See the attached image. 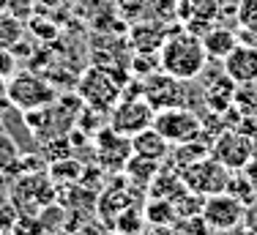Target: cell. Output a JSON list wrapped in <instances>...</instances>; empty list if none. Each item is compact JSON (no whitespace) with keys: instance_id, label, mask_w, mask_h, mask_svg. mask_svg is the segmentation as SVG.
Returning <instances> with one entry per match:
<instances>
[{"instance_id":"cell-1","label":"cell","mask_w":257,"mask_h":235,"mask_svg":"<svg viewBox=\"0 0 257 235\" xmlns=\"http://www.w3.org/2000/svg\"><path fill=\"white\" fill-rule=\"evenodd\" d=\"M205 63L208 55L197 33H192L189 28L167 30L162 47H159V69L183 79V82H192L205 71Z\"/></svg>"},{"instance_id":"cell-2","label":"cell","mask_w":257,"mask_h":235,"mask_svg":"<svg viewBox=\"0 0 257 235\" xmlns=\"http://www.w3.org/2000/svg\"><path fill=\"white\" fill-rule=\"evenodd\" d=\"M77 93L90 109H101V112L109 115V109H112L115 104H118V98L123 96V82L115 77V71L104 69V66H90V69L79 77Z\"/></svg>"},{"instance_id":"cell-3","label":"cell","mask_w":257,"mask_h":235,"mask_svg":"<svg viewBox=\"0 0 257 235\" xmlns=\"http://www.w3.org/2000/svg\"><path fill=\"white\" fill-rule=\"evenodd\" d=\"M6 98L20 112H30V109H41L52 104L58 98V90L33 71H14L9 77V85H6Z\"/></svg>"},{"instance_id":"cell-4","label":"cell","mask_w":257,"mask_h":235,"mask_svg":"<svg viewBox=\"0 0 257 235\" xmlns=\"http://www.w3.org/2000/svg\"><path fill=\"white\" fill-rule=\"evenodd\" d=\"M154 115H156V109L151 107L148 98L143 96L140 85H134L132 93L123 90V96L118 98V104L109 109V126H112L115 132L126 134V137H134L137 132L154 126Z\"/></svg>"},{"instance_id":"cell-5","label":"cell","mask_w":257,"mask_h":235,"mask_svg":"<svg viewBox=\"0 0 257 235\" xmlns=\"http://www.w3.org/2000/svg\"><path fill=\"white\" fill-rule=\"evenodd\" d=\"M154 129L170 142V145H181V142H192L203 134V121H200L186 104H181V107L156 109Z\"/></svg>"},{"instance_id":"cell-6","label":"cell","mask_w":257,"mask_h":235,"mask_svg":"<svg viewBox=\"0 0 257 235\" xmlns=\"http://www.w3.org/2000/svg\"><path fill=\"white\" fill-rule=\"evenodd\" d=\"M254 151H257L254 137L243 134L241 129H222L211 142V156L216 159L219 164L227 167L230 172L243 170L246 162L254 156Z\"/></svg>"},{"instance_id":"cell-7","label":"cell","mask_w":257,"mask_h":235,"mask_svg":"<svg viewBox=\"0 0 257 235\" xmlns=\"http://www.w3.org/2000/svg\"><path fill=\"white\" fill-rule=\"evenodd\" d=\"M181 178L186 183V189L197 191V194H219V191L227 189V178H230V170L224 164H219L216 159L208 153V156L192 162L189 167L181 170Z\"/></svg>"},{"instance_id":"cell-8","label":"cell","mask_w":257,"mask_h":235,"mask_svg":"<svg viewBox=\"0 0 257 235\" xmlns=\"http://www.w3.org/2000/svg\"><path fill=\"white\" fill-rule=\"evenodd\" d=\"M140 90L148 98L154 109H167V107H181L186 104V82L167 71H154L140 79Z\"/></svg>"},{"instance_id":"cell-9","label":"cell","mask_w":257,"mask_h":235,"mask_svg":"<svg viewBox=\"0 0 257 235\" xmlns=\"http://www.w3.org/2000/svg\"><path fill=\"white\" fill-rule=\"evenodd\" d=\"M243 213H246V205L238 197H232L230 191H219V194L205 197L203 216L213 232H224V230L243 224Z\"/></svg>"},{"instance_id":"cell-10","label":"cell","mask_w":257,"mask_h":235,"mask_svg":"<svg viewBox=\"0 0 257 235\" xmlns=\"http://www.w3.org/2000/svg\"><path fill=\"white\" fill-rule=\"evenodd\" d=\"M93 145H96V159L104 170H123L126 162L132 159V137L115 132L112 126H101L93 134Z\"/></svg>"},{"instance_id":"cell-11","label":"cell","mask_w":257,"mask_h":235,"mask_svg":"<svg viewBox=\"0 0 257 235\" xmlns=\"http://www.w3.org/2000/svg\"><path fill=\"white\" fill-rule=\"evenodd\" d=\"M222 71L235 85H254L257 82V49L246 44H235V49L222 60Z\"/></svg>"},{"instance_id":"cell-12","label":"cell","mask_w":257,"mask_h":235,"mask_svg":"<svg viewBox=\"0 0 257 235\" xmlns=\"http://www.w3.org/2000/svg\"><path fill=\"white\" fill-rule=\"evenodd\" d=\"M132 151L137 153V156L154 159V162H164V159H170L173 145H170L154 126H148V129H143V132H137L132 137Z\"/></svg>"},{"instance_id":"cell-13","label":"cell","mask_w":257,"mask_h":235,"mask_svg":"<svg viewBox=\"0 0 257 235\" xmlns=\"http://www.w3.org/2000/svg\"><path fill=\"white\" fill-rule=\"evenodd\" d=\"M203 47H205V55H208V60H219L222 63L224 58L235 49L238 44V36H235V30H230V28H222V25H213V28H208L203 36Z\"/></svg>"},{"instance_id":"cell-14","label":"cell","mask_w":257,"mask_h":235,"mask_svg":"<svg viewBox=\"0 0 257 235\" xmlns=\"http://www.w3.org/2000/svg\"><path fill=\"white\" fill-rule=\"evenodd\" d=\"M235 88H238V85L222 71V77H216L211 85H208V90H205L208 109H211V112H216V115L227 112V109L232 107V101H235Z\"/></svg>"},{"instance_id":"cell-15","label":"cell","mask_w":257,"mask_h":235,"mask_svg":"<svg viewBox=\"0 0 257 235\" xmlns=\"http://www.w3.org/2000/svg\"><path fill=\"white\" fill-rule=\"evenodd\" d=\"M164 36H167V28L162 22H140L132 28L128 33V41L137 52H159Z\"/></svg>"},{"instance_id":"cell-16","label":"cell","mask_w":257,"mask_h":235,"mask_svg":"<svg viewBox=\"0 0 257 235\" xmlns=\"http://www.w3.org/2000/svg\"><path fill=\"white\" fill-rule=\"evenodd\" d=\"M183 189H186V183H183L181 172L175 170V167H167V170L162 167V170L156 172V178L148 183V194L151 197H164V200H175Z\"/></svg>"},{"instance_id":"cell-17","label":"cell","mask_w":257,"mask_h":235,"mask_svg":"<svg viewBox=\"0 0 257 235\" xmlns=\"http://www.w3.org/2000/svg\"><path fill=\"white\" fill-rule=\"evenodd\" d=\"M162 170V162H154V159H145V156H137L132 153V159L126 162L123 172L132 183H137L140 189H148V183L156 178V172Z\"/></svg>"},{"instance_id":"cell-18","label":"cell","mask_w":257,"mask_h":235,"mask_svg":"<svg viewBox=\"0 0 257 235\" xmlns=\"http://www.w3.org/2000/svg\"><path fill=\"white\" fill-rule=\"evenodd\" d=\"M82 172H85V167L79 164L77 159L63 156V159H55V162H50V170H47V175L52 178V183H58V186H66V183L82 181Z\"/></svg>"},{"instance_id":"cell-19","label":"cell","mask_w":257,"mask_h":235,"mask_svg":"<svg viewBox=\"0 0 257 235\" xmlns=\"http://www.w3.org/2000/svg\"><path fill=\"white\" fill-rule=\"evenodd\" d=\"M143 213L148 224H175L178 221V211H175L173 200H164V197H151Z\"/></svg>"},{"instance_id":"cell-20","label":"cell","mask_w":257,"mask_h":235,"mask_svg":"<svg viewBox=\"0 0 257 235\" xmlns=\"http://www.w3.org/2000/svg\"><path fill=\"white\" fill-rule=\"evenodd\" d=\"M224 191H230L232 197H238V200L243 202V205H249V202L257 197V186L252 181H249L246 175H243V170H232L230 172V178H227V189Z\"/></svg>"},{"instance_id":"cell-21","label":"cell","mask_w":257,"mask_h":235,"mask_svg":"<svg viewBox=\"0 0 257 235\" xmlns=\"http://www.w3.org/2000/svg\"><path fill=\"white\" fill-rule=\"evenodd\" d=\"M22 39V22L11 11H0V49H11Z\"/></svg>"},{"instance_id":"cell-22","label":"cell","mask_w":257,"mask_h":235,"mask_svg":"<svg viewBox=\"0 0 257 235\" xmlns=\"http://www.w3.org/2000/svg\"><path fill=\"white\" fill-rule=\"evenodd\" d=\"M175 232L178 235H216L211 230V224L205 221L203 213H194V216H181L175 221Z\"/></svg>"},{"instance_id":"cell-23","label":"cell","mask_w":257,"mask_h":235,"mask_svg":"<svg viewBox=\"0 0 257 235\" xmlns=\"http://www.w3.org/2000/svg\"><path fill=\"white\" fill-rule=\"evenodd\" d=\"M20 167V151H17L14 140L6 132H0V172H9Z\"/></svg>"},{"instance_id":"cell-24","label":"cell","mask_w":257,"mask_h":235,"mask_svg":"<svg viewBox=\"0 0 257 235\" xmlns=\"http://www.w3.org/2000/svg\"><path fill=\"white\" fill-rule=\"evenodd\" d=\"M235 20H238V25H241V28L257 30V0H238Z\"/></svg>"},{"instance_id":"cell-25","label":"cell","mask_w":257,"mask_h":235,"mask_svg":"<svg viewBox=\"0 0 257 235\" xmlns=\"http://www.w3.org/2000/svg\"><path fill=\"white\" fill-rule=\"evenodd\" d=\"M243 227H246L252 235H257V197L246 205V213H243Z\"/></svg>"},{"instance_id":"cell-26","label":"cell","mask_w":257,"mask_h":235,"mask_svg":"<svg viewBox=\"0 0 257 235\" xmlns=\"http://www.w3.org/2000/svg\"><path fill=\"white\" fill-rule=\"evenodd\" d=\"M235 36H238V44H246V47H254V49H257V30L241 28V25H238Z\"/></svg>"},{"instance_id":"cell-27","label":"cell","mask_w":257,"mask_h":235,"mask_svg":"<svg viewBox=\"0 0 257 235\" xmlns=\"http://www.w3.org/2000/svg\"><path fill=\"white\" fill-rule=\"evenodd\" d=\"M14 74V58L11 49H0V77H11Z\"/></svg>"},{"instance_id":"cell-28","label":"cell","mask_w":257,"mask_h":235,"mask_svg":"<svg viewBox=\"0 0 257 235\" xmlns=\"http://www.w3.org/2000/svg\"><path fill=\"white\" fill-rule=\"evenodd\" d=\"M243 175H246L249 181H252L254 186H257V151H254V156L246 162V167H243Z\"/></svg>"},{"instance_id":"cell-29","label":"cell","mask_w":257,"mask_h":235,"mask_svg":"<svg viewBox=\"0 0 257 235\" xmlns=\"http://www.w3.org/2000/svg\"><path fill=\"white\" fill-rule=\"evenodd\" d=\"M145 235H178V232H175V224H151V230Z\"/></svg>"},{"instance_id":"cell-30","label":"cell","mask_w":257,"mask_h":235,"mask_svg":"<svg viewBox=\"0 0 257 235\" xmlns=\"http://www.w3.org/2000/svg\"><path fill=\"white\" fill-rule=\"evenodd\" d=\"M219 6H222V9H227V6H232V9H238V0H219Z\"/></svg>"},{"instance_id":"cell-31","label":"cell","mask_w":257,"mask_h":235,"mask_svg":"<svg viewBox=\"0 0 257 235\" xmlns=\"http://www.w3.org/2000/svg\"><path fill=\"white\" fill-rule=\"evenodd\" d=\"M254 145H257V142H254Z\"/></svg>"},{"instance_id":"cell-32","label":"cell","mask_w":257,"mask_h":235,"mask_svg":"<svg viewBox=\"0 0 257 235\" xmlns=\"http://www.w3.org/2000/svg\"><path fill=\"white\" fill-rule=\"evenodd\" d=\"M254 85H257V82H254Z\"/></svg>"}]
</instances>
